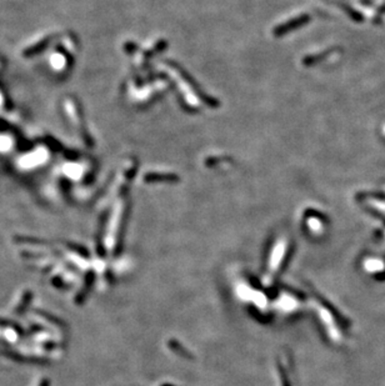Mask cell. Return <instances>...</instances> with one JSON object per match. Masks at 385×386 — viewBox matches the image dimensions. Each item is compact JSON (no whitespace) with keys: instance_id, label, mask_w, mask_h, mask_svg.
Segmentation results:
<instances>
[{"instance_id":"6da1fadb","label":"cell","mask_w":385,"mask_h":386,"mask_svg":"<svg viewBox=\"0 0 385 386\" xmlns=\"http://www.w3.org/2000/svg\"><path fill=\"white\" fill-rule=\"evenodd\" d=\"M284 249L285 248H283V246L278 248V250L275 251V257H273V259L270 260V265H269V268H270L271 273L276 270V266H278L279 262H280V257L284 254Z\"/></svg>"}]
</instances>
